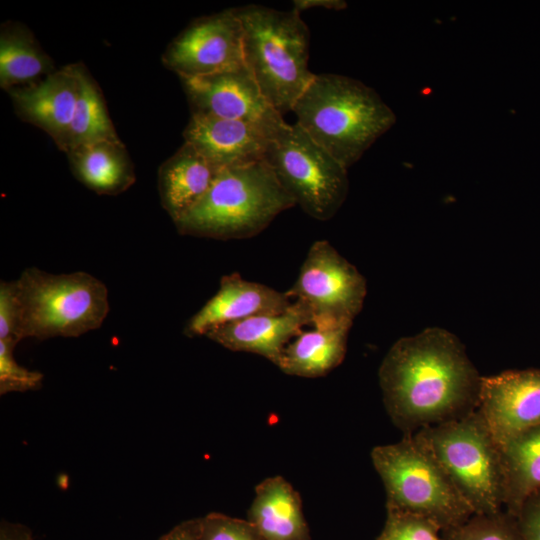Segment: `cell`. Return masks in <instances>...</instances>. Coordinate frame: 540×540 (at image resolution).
<instances>
[{
	"label": "cell",
	"instance_id": "cell-1",
	"mask_svg": "<svg viewBox=\"0 0 540 540\" xmlns=\"http://www.w3.org/2000/svg\"><path fill=\"white\" fill-rule=\"evenodd\" d=\"M481 382L462 342L438 327L396 341L379 368L385 408L405 435L476 411Z\"/></svg>",
	"mask_w": 540,
	"mask_h": 540
},
{
	"label": "cell",
	"instance_id": "cell-2",
	"mask_svg": "<svg viewBox=\"0 0 540 540\" xmlns=\"http://www.w3.org/2000/svg\"><path fill=\"white\" fill-rule=\"evenodd\" d=\"M292 111L297 124L346 169L396 122L374 89L337 74H315Z\"/></svg>",
	"mask_w": 540,
	"mask_h": 540
},
{
	"label": "cell",
	"instance_id": "cell-3",
	"mask_svg": "<svg viewBox=\"0 0 540 540\" xmlns=\"http://www.w3.org/2000/svg\"><path fill=\"white\" fill-rule=\"evenodd\" d=\"M295 205L263 160L221 169L207 193L174 224L182 235L244 239Z\"/></svg>",
	"mask_w": 540,
	"mask_h": 540
},
{
	"label": "cell",
	"instance_id": "cell-4",
	"mask_svg": "<svg viewBox=\"0 0 540 540\" xmlns=\"http://www.w3.org/2000/svg\"><path fill=\"white\" fill-rule=\"evenodd\" d=\"M243 29L244 62L262 95L280 114L292 111L315 74L308 68L310 33L295 10L234 8Z\"/></svg>",
	"mask_w": 540,
	"mask_h": 540
},
{
	"label": "cell",
	"instance_id": "cell-5",
	"mask_svg": "<svg viewBox=\"0 0 540 540\" xmlns=\"http://www.w3.org/2000/svg\"><path fill=\"white\" fill-rule=\"evenodd\" d=\"M373 466L386 492V508L425 516L441 530L453 529L473 514L443 468L414 435L371 452Z\"/></svg>",
	"mask_w": 540,
	"mask_h": 540
},
{
	"label": "cell",
	"instance_id": "cell-6",
	"mask_svg": "<svg viewBox=\"0 0 540 540\" xmlns=\"http://www.w3.org/2000/svg\"><path fill=\"white\" fill-rule=\"evenodd\" d=\"M22 337H78L101 327L109 313L106 285L89 273L51 274L26 268L16 279Z\"/></svg>",
	"mask_w": 540,
	"mask_h": 540
},
{
	"label": "cell",
	"instance_id": "cell-7",
	"mask_svg": "<svg viewBox=\"0 0 540 540\" xmlns=\"http://www.w3.org/2000/svg\"><path fill=\"white\" fill-rule=\"evenodd\" d=\"M414 435L428 448L474 514L504 504L500 447L478 410Z\"/></svg>",
	"mask_w": 540,
	"mask_h": 540
},
{
	"label": "cell",
	"instance_id": "cell-8",
	"mask_svg": "<svg viewBox=\"0 0 540 540\" xmlns=\"http://www.w3.org/2000/svg\"><path fill=\"white\" fill-rule=\"evenodd\" d=\"M264 161L296 205L316 220L332 218L347 197V169L297 123L277 131Z\"/></svg>",
	"mask_w": 540,
	"mask_h": 540
},
{
	"label": "cell",
	"instance_id": "cell-9",
	"mask_svg": "<svg viewBox=\"0 0 540 540\" xmlns=\"http://www.w3.org/2000/svg\"><path fill=\"white\" fill-rule=\"evenodd\" d=\"M367 293L364 276L327 240L315 241L286 294L310 311L314 324L352 326Z\"/></svg>",
	"mask_w": 540,
	"mask_h": 540
},
{
	"label": "cell",
	"instance_id": "cell-10",
	"mask_svg": "<svg viewBox=\"0 0 540 540\" xmlns=\"http://www.w3.org/2000/svg\"><path fill=\"white\" fill-rule=\"evenodd\" d=\"M162 60L181 79L245 65L243 29L234 8L193 21L170 43Z\"/></svg>",
	"mask_w": 540,
	"mask_h": 540
},
{
	"label": "cell",
	"instance_id": "cell-11",
	"mask_svg": "<svg viewBox=\"0 0 540 540\" xmlns=\"http://www.w3.org/2000/svg\"><path fill=\"white\" fill-rule=\"evenodd\" d=\"M192 114L240 120L270 128L285 122L264 98L246 65L210 75L181 79Z\"/></svg>",
	"mask_w": 540,
	"mask_h": 540
},
{
	"label": "cell",
	"instance_id": "cell-12",
	"mask_svg": "<svg viewBox=\"0 0 540 540\" xmlns=\"http://www.w3.org/2000/svg\"><path fill=\"white\" fill-rule=\"evenodd\" d=\"M477 410L498 445L540 426V371L482 377Z\"/></svg>",
	"mask_w": 540,
	"mask_h": 540
},
{
	"label": "cell",
	"instance_id": "cell-13",
	"mask_svg": "<svg viewBox=\"0 0 540 540\" xmlns=\"http://www.w3.org/2000/svg\"><path fill=\"white\" fill-rule=\"evenodd\" d=\"M282 126L270 128L192 114L183 137L213 165L223 169L263 161L271 140Z\"/></svg>",
	"mask_w": 540,
	"mask_h": 540
},
{
	"label": "cell",
	"instance_id": "cell-14",
	"mask_svg": "<svg viewBox=\"0 0 540 540\" xmlns=\"http://www.w3.org/2000/svg\"><path fill=\"white\" fill-rule=\"evenodd\" d=\"M292 303L286 292L246 280L239 273L224 275L218 291L188 320L184 333L205 336L223 324L255 315L281 313Z\"/></svg>",
	"mask_w": 540,
	"mask_h": 540
},
{
	"label": "cell",
	"instance_id": "cell-15",
	"mask_svg": "<svg viewBox=\"0 0 540 540\" xmlns=\"http://www.w3.org/2000/svg\"><path fill=\"white\" fill-rule=\"evenodd\" d=\"M312 323L307 307L293 301L281 313L255 315L223 324L205 336L226 349L258 354L277 366L284 348Z\"/></svg>",
	"mask_w": 540,
	"mask_h": 540
},
{
	"label": "cell",
	"instance_id": "cell-16",
	"mask_svg": "<svg viewBox=\"0 0 540 540\" xmlns=\"http://www.w3.org/2000/svg\"><path fill=\"white\" fill-rule=\"evenodd\" d=\"M84 71L78 64L68 65L48 75L39 84L12 90L19 117L57 141L73 118Z\"/></svg>",
	"mask_w": 540,
	"mask_h": 540
},
{
	"label": "cell",
	"instance_id": "cell-17",
	"mask_svg": "<svg viewBox=\"0 0 540 540\" xmlns=\"http://www.w3.org/2000/svg\"><path fill=\"white\" fill-rule=\"evenodd\" d=\"M247 520L264 540H311L300 495L279 475L256 486Z\"/></svg>",
	"mask_w": 540,
	"mask_h": 540
},
{
	"label": "cell",
	"instance_id": "cell-18",
	"mask_svg": "<svg viewBox=\"0 0 540 540\" xmlns=\"http://www.w3.org/2000/svg\"><path fill=\"white\" fill-rule=\"evenodd\" d=\"M220 170L187 142L162 164L158 174L159 193L162 206L173 222L207 193Z\"/></svg>",
	"mask_w": 540,
	"mask_h": 540
},
{
	"label": "cell",
	"instance_id": "cell-19",
	"mask_svg": "<svg viewBox=\"0 0 540 540\" xmlns=\"http://www.w3.org/2000/svg\"><path fill=\"white\" fill-rule=\"evenodd\" d=\"M311 327L284 348L277 367L285 374L321 377L343 361L351 326L314 324Z\"/></svg>",
	"mask_w": 540,
	"mask_h": 540
},
{
	"label": "cell",
	"instance_id": "cell-20",
	"mask_svg": "<svg viewBox=\"0 0 540 540\" xmlns=\"http://www.w3.org/2000/svg\"><path fill=\"white\" fill-rule=\"evenodd\" d=\"M67 155L74 175L98 194L117 195L135 182L132 162L120 140L80 146Z\"/></svg>",
	"mask_w": 540,
	"mask_h": 540
},
{
	"label": "cell",
	"instance_id": "cell-21",
	"mask_svg": "<svg viewBox=\"0 0 540 540\" xmlns=\"http://www.w3.org/2000/svg\"><path fill=\"white\" fill-rule=\"evenodd\" d=\"M504 476V504L517 508L540 489V426L499 445Z\"/></svg>",
	"mask_w": 540,
	"mask_h": 540
},
{
	"label": "cell",
	"instance_id": "cell-22",
	"mask_svg": "<svg viewBox=\"0 0 540 540\" xmlns=\"http://www.w3.org/2000/svg\"><path fill=\"white\" fill-rule=\"evenodd\" d=\"M118 140L101 91L84 71L73 118L55 143L59 149L68 153L80 146Z\"/></svg>",
	"mask_w": 540,
	"mask_h": 540
},
{
	"label": "cell",
	"instance_id": "cell-23",
	"mask_svg": "<svg viewBox=\"0 0 540 540\" xmlns=\"http://www.w3.org/2000/svg\"><path fill=\"white\" fill-rule=\"evenodd\" d=\"M51 69V59L36 44L28 30L15 26L2 29L0 85L3 89H10Z\"/></svg>",
	"mask_w": 540,
	"mask_h": 540
},
{
	"label": "cell",
	"instance_id": "cell-24",
	"mask_svg": "<svg viewBox=\"0 0 540 540\" xmlns=\"http://www.w3.org/2000/svg\"><path fill=\"white\" fill-rule=\"evenodd\" d=\"M433 520L411 512L387 508L384 527L376 540H444Z\"/></svg>",
	"mask_w": 540,
	"mask_h": 540
},
{
	"label": "cell",
	"instance_id": "cell-25",
	"mask_svg": "<svg viewBox=\"0 0 540 540\" xmlns=\"http://www.w3.org/2000/svg\"><path fill=\"white\" fill-rule=\"evenodd\" d=\"M444 540H516L500 512L473 514L463 524L443 531Z\"/></svg>",
	"mask_w": 540,
	"mask_h": 540
},
{
	"label": "cell",
	"instance_id": "cell-26",
	"mask_svg": "<svg viewBox=\"0 0 540 540\" xmlns=\"http://www.w3.org/2000/svg\"><path fill=\"white\" fill-rule=\"evenodd\" d=\"M16 344L0 340V394L26 392L41 387L43 374L19 365L14 358Z\"/></svg>",
	"mask_w": 540,
	"mask_h": 540
},
{
	"label": "cell",
	"instance_id": "cell-27",
	"mask_svg": "<svg viewBox=\"0 0 540 540\" xmlns=\"http://www.w3.org/2000/svg\"><path fill=\"white\" fill-rule=\"evenodd\" d=\"M199 523L202 540H264L247 519L212 512Z\"/></svg>",
	"mask_w": 540,
	"mask_h": 540
},
{
	"label": "cell",
	"instance_id": "cell-28",
	"mask_svg": "<svg viewBox=\"0 0 540 540\" xmlns=\"http://www.w3.org/2000/svg\"><path fill=\"white\" fill-rule=\"evenodd\" d=\"M0 340L18 344L22 337V307L16 280L0 282Z\"/></svg>",
	"mask_w": 540,
	"mask_h": 540
},
{
	"label": "cell",
	"instance_id": "cell-29",
	"mask_svg": "<svg viewBox=\"0 0 540 540\" xmlns=\"http://www.w3.org/2000/svg\"><path fill=\"white\" fill-rule=\"evenodd\" d=\"M529 496H532L530 504H525L523 509V537L524 540H540V489Z\"/></svg>",
	"mask_w": 540,
	"mask_h": 540
},
{
	"label": "cell",
	"instance_id": "cell-30",
	"mask_svg": "<svg viewBox=\"0 0 540 540\" xmlns=\"http://www.w3.org/2000/svg\"><path fill=\"white\" fill-rule=\"evenodd\" d=\"M158 540H202L199 518L177 524Z\"/></svg>",
	"mask_w": 540,
	"mask_h": 540
},
{
	"label": "cell",
	"instance_id": "cell-31",
	"mask_svg": "<svg viewBox=\"0 0 540 540\" xmlns=\"http://www.w3.org/2000/svg\"><path fill=\"white\" fill-rule=\"evenodd\" d=\"M0 540H35L31 530L20 523L2 520L0 524Z\"/></svg>",
	"mask_w": 540,
	"mask_h": 540
},
{
	"label": "cell",
	"instance_id": "cell-32",
	"mask_svg": "<svg viewBox=\"0 0 540 540\" xmlns=\"http://www.w3.org/2000/svg\"><path fill=\"white\" fill-rule=\"evenodd\" d=\"M293 5V10L298 13L315 7L336 11L343 10L347 7V3L343 0H294Z\"/></svg>",
	"mask_w": 540,
	"mask_h": 540
}]
</instances>
